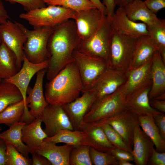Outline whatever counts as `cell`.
<instances>
[{"label": "cell", "mask_w": 165, "mask_h": 165, "mask_svg": "<svg viewBox=\"0 0 165 165\" xmlns=\"http://www.w3.org/2000/svg\"><path fill=\"white\" fill-rule=\"evenodd\" d=\"M26 124L22 121L14 123L7 130L0 133V138L13 146L24 156L29 158V148L22 140V130Z\"/></svg>", "instance_id": "27"}, {"label": "cell", "mask_w": 165, "mask_h": 165, "mask_svg": "<svg viewBox=\"0 0 165 165\" xmlns=\"http://www.w3.org/2000/svg\"><path fill=\"white\" fill-rule=\"evenodd\" d=\"M18 72L15 55L2 41L0 45V79L6 80Z\"/></svg>", "instance_id": "28"}, {"label": "cell", "mask_w": 165, "mask_h": 165, "mask_svg": "<svg viewBox=\"0 0 165 165\" xmlns=\"http://www.w3.org/2000/svg\"><path fill=\"white\" fill-rule=\"evenodd\" d=\"M138 118L140 127L152 141L156 147V150L159 152H165V140L161 137L153 117L139 116Z\"/></svg>", "instance_id": "29"}, {"label": "cell", "mask_w": 165, "mask_h": 165, "mask_svg": "<svg viewBox=\"0 0 165 165\" xmlns=\"http://www.w3.org/2000/svg\"><path fill=\"white\" fill-rule=\"evenodd\" d=\"M144 2L149 10L156 14L165 7V0H145Z\"/></svg>", "instance_id": "41"}, {"label": "cell", "mask_w": 165, "mask_h": 165, "mask_svg": "<svg viewBox=\"0 0 165 165\" xmlns=\"http://www.w3.org/2000/svg\"><path fill=\"white\" fill-rule=\"evenodd\" d=\"M106 16L96 8L75 11L73 20L81 41L93 34L101 25Z\"/></svg>", "instance_id": "12"}, {"label": "cell", "mask_w": 165, "mask_h": 165, "mask_svg": "<svg viewBox=\"0 0 165 165\" xmlns=\"http://www.w3.org/2000/svg\"><path fill=\"white\" fill-rule=\"evenodd\" d=\"M73 58L83 84L82 92L88 90L109 67L107 61L86 55L77 50L73 52Z\"/></svg>", "instance_id": "8"}, {"label": "cell", "mask_w": 165, "mask_h": 165, "mask_svg": "<svg viewBox=\"0 0 165 165\" xmlns=\"http://www.w3.org/2000/svg\"><path fill=\"white\" fill-rule=\"evenodd\" d=\"M24 108L23 100L7 107L0 112V124H4L10 127L20 121Z\"/></svg>", "instance_id": "32"}, {"label": "cell", "mask_w": 165, "mask_h": 165, "mask_svg": "<svg viewBox=\"0 0 165 165\" xmlns=\"http://www.w3.org/2000/svg\"><path fill=\"white\" fill-rule=\"evenodd\" d=\"M96 7L106 16L107 12L105 7L100 0H89Z\"/></svg>", "instance_id": "49"}, {"label": "cell", "mask_w": 165, "mask_h": 165, "mask_svg": "<svg viewBox=\"0 0 165 165\" xmlns=\"http://www.w3.org/2000/svg\"><path fill=\"white\" fill-rule=\"evenodd\" d=\"M151 86L135 90L127 95L125 99L126 107L138 116L154 117L161 112L150 105L148 95Z\"/></svg>", "instance_id": "19"}, {"label": "cell", "mask_w": 165, "mask_h": 165, "mask_svg": "<svg viewBox=\"0 0 165 165\" xmlns=\"http://www.w3.org/2000/svg\"><path fill=\"white\" fill-rule=\"evenodd\" d=\"M50 141H43L36 153L46 158L52 165H70L69 158L73 146L65 144L57 146Z\"/></svg>", "instance_id": "21"}, {"label": "cell", "mask_w": 165, "mask_h": 165, "mask_svg": "<svg viewBox=\"0 0 165 165\" xmlns=\"http://www.w3.org/2000/svg\"><path fill=\"white\" fill-rule=\"evenodd\" d=\"M10 19L1 0H0V24H4Z\"/></svg>", "instance_id": "48"}, {"label": "cell", "mask_w": 165, "mask_h": 165, "mask_svg": "<svg viewBox=\"0 0 165 165\" xmlns=\"http://www.w3.org/2000/svg\"><path fill=\"white\" fill-rule=\"evenodd\" d=\"M75 12L64 7L49 5L21 13L19 17L27 21L34 28H54L67 20L73 19Z\"/></svg>", "instance_id": "5"}, {"label": "cell", "mask_w": 165, "mask_h": 165, "mask_svg": "<svg viewBox=\"0 0 165 165\" xmlns=\"http://www.w3.org/2000/svg\"><path fill=\"white\" fill-rule=\"evenodd\" d=\"M48 63L47 60L41 63H34L28 60L24 55L20 69L12 77L5 80L13 84L19 90L22 96L24 109L28 108L26 103L27 91L31 79L38 71L47 68Z\"/></svg>", "instance_id": "15"}, {"label": "cell", "mask_w": 165, "mask_h": 165, "mask_svg": "<svg viewBox=\"0 0 165 165\" xmlns=\"http://www.w3.org/2000/svg\"><path fill=\"white\" fill-rule=\"evenodd\" d=\"M96 100L95 94L87 90L74 101L61 106L67 116L74 130H83L86 123L85 116Z\"/></svg>", "instance_id": "10"}, {"label": "cell", "mask_w": 165, "mask_h": 165, "mask_svg": "<svg viewBox=\"0 0 165 165\" xmlns=\"http://www.w3.org/2000/svg\"><path fill=\"white\" fill-rule=\"evenodd\" d=\"M46 68L42 69L36 73V80L33 88L28 86L27 91L26 103L30 108L29 112L34 118L38 116L49 104L46 101L43 89V81Z\"/></svg>", "instance_id": "18"}, {"label": "cell", "mask_w": 165, "mask_h": 165, "mask_svg": "<svg viewBox=\"0 0 165 165\" xmlns=\"http://www.w3.org/2000/svg\"><path fill=\"white\" fill-rule=\"evenodd\" d=\"M149 35L165 62V20L160 19L152 28L148 29Z\"/></svg>", "instance_id": "33"}, {"label": "cell", "mask_w": 165, "mask_h": 165, "mask_svg": "<svg viewBox=\"0 0 165 165\" xmlns=\"http://www.w3.org/2000/svg\"><path fill=\"white\" fill-rule=\"evenodd\" d=\"M2 130V128L0 127V131H1Z\"/></svg>", "instance_id": "54"}, {"label": "cell", "mask_w": 165, "mask_h": 165, "mask_svg": "<svg viewBox=\"0 0 165 165\" xmlns=\"http://www.w3.org/2000/svg\"><path fill=\"white\" fill-rule=\"evenodd\" d=\"M32 165H51V163L44 157L36 153L32 155Z\"/></svg>", "instance_id": "46"}, {"label": "cell", "mask_w": 165, "mask_h": 165, "mask_svg": "<svg viewBox=\"0 0 165 165\" xmlns=\"http://www.w3.org/2000/svg\"><path fill=\"white\" fill-rule=\"evenodd\" d=\"M83 89L77 66L73 61L46 84L44 94L49 104L62 106L79 97Z\"/></svg>", "instance_id": "2"}, {"label": "cell", "mask_w": 165, "mask_h": 165, "mask_svg": "<svg viewBox=\"0 0 165 165\" xmlns=\"http://www.w3.org/2000/svg\"><path fill=\"white\" fill-rule=\"evenodd\" d=\"M83 130L97 146L99 151L109 152L115 148L109 141L104 130L100 127L92 123H86Z\"/></svg>", "instance_id": "30"}, {"label": "cell", "mask_w": 165, "mask_h": 165, "mask_svg": "<svg viewBox=\"0 0 165 165\" xmlns=\"http://www.w3.org/2000/svg\"><path fill=\"white\" fill-rule=\"evenodd\" d=\"M5 0L12 4L16 3L21 5L26 12L46 6V4L43 0Z\"/></svg>", "instance_id": "39"}, {"label": "cell", "mask_w": 165, "mask_h": 165, "mask_svg": "<svg viewBox=\"0 0 165 165\" xmlns=\"http://www.w3.org/2000/svg\"><path fill=\"white\" fill-rule=\"evenodd\" d=\"M81 42L73 19L67 20L54 28L49 40L50 55L46 77L50 80L68 64L74 61L73 53Z\"/></svg>", "instance_id": "1"}, {"label": "cell", "mask_w": 165, "mask_h": 165, "mask_svg": "<svg viewBox=\"0 0 165 165\" xmlns=\"http://www.w3.org/2000/svg\"><path fill=\"white\" fill-rule=\"evenodd\" d=\"M157 51V48L149 35L140 37L127 72L147 62L152 58Z\"/></svg>", "instance_id": "26"}, {"label": "cell", "mask_w": 165, "mask_h": 165, "mask_svg": "<svg viewBox=\"0 0 165 165\" xmlns=\"http://www.w3.org/2000/svg\"><path fill=\"white\" fill-rule=\"evenodd\" d=\"M122 7L130 19L134 22L142 21L146 25L148 29L155 25L160 19L141 0H134Z\"/></svg>", "instance_id": "25"}, {"label": "cell", "mask_w": 165, "mask_h": 165, "mask_svg": "<svg viewBox=\"0 0 165 165\" xmlns=\"http://www.w3.org/2000/svg\"><path fill=\"white\" fill-rule=\"evenodd\" d=\"M155 145L140 126L135 128L131 153L136 165H146L154 150Z\"/></svg>", "instance_id": "20"}, {"label": "cell", "mask_w": 165, "mask_h": 165, "mask_svg": "<svg viewBox=\"0 0 165 165\" xmlns=\"http://www.w3.org/2000/svg\"><path fill=\"white\" fill-rule=\"evenodd\" d=\"M92 123L100 127L103 129L109 141L115 148L123 149L131 153L132 150L126 144L120 135L110 125L102 121Z\"/></svg>", "instance_id": "35"}, {"label": "cell", "mask_w": 165, "mask_h": 165, "mask_svg": "<svg viewBox=\"0 0 165 165\" xmlns=\"http://www.w3.org/2000/svg\"><path fill=\"white\" fill-rule=\"evenodd\" d=\"M2 81V79H0V83Z\"/></svg>", "instance_id": "53"}, {"label": "cell", "mask_w": 165, "mask_h": 165, "mask_svg": "<svg viewBox=\"0 0 165 165\" xmlns=\"http://www.w3.org/2000/svg\"><path fill=\"white\" fill-rule=\"evenodd\" d=\"M126 81L124 73L108 67L87 90L95 94L96 101L114 93Z\"/></svg>", "instance_id": "14"}, {"label": "cell", "mask_w": 165, "mask_h": 165, "mask_svg": "<svg viewBox=\"0 0 165 165\" xmlns=\"http://www.w3.org/2000/svg\"><path fill=\"white\" fill-rule=\"evenodd\" d=\"M109 152L116 158L117 161L119 160L134 161V159L131 153L127 150L115 148Z\"/></svg>", "instance_id": "40"}, {"label": "cell", "mask_w": 165, "mask_h": 165, "mask_svg": "<svg viewBox=\"0 0 165 165\" xmlns=\"http://www.w3.org/2000/svg\"><path fill=\"white\" fill-rule=\"evenodd\" d=\"M6 143V151L5 165H32L31 159L24 156L11 144Z\"/></svg>", "instance_id": "37"}, {"label": "cell", "mask_w": 165, "mask_h": 165, "mask_svg": "<svg viewBox=\"0 0 165 165\" xmlns=\"http://www.w3.org/2000/svg\"><path fill=\"white\" fill-rule=\"evenodd\" d=\"M90 153L92 165H118L117 160L109 152L100 151L90 146Z\"/></svg>", "instance_id": "38"}, {"label": "cell", "mask_w": 165, "mask_h": 165, "mask_svg": "<svg viewBox=\"0 0 165 165\" xmlns=\"http://www.w3.org/2000/svg\"><path fill=\"white\" fill-rule=\"evenodd\" d=\"M138 116L137 114L126 108L115 115L99 121L110 125L132 150L134 130L136 127L140 126Z\"/></svg>", "instance_id": "9"}, {"label": "cell", "mask_w": 165, "mask_h": 165, "mask_svg": "<svg viewBox=\"0 0 165 165\" xmlns=\"http://www.w3.org/2000/svg\"><path fill=\"white\" fill-rule=\"evenodd\" d=\"M48 5L64 7L75 11L96 8L89 0H43Z\"/></svg>", "instance_id": "36"}, {"label": "cell", "mask_w": 165, "mask_h": 165, "mask_svg": "<svg viewBox=\"0 0 165 165\" xmlns=\"http://www.w3.org/2000/svg\"><path fill=\"white\" fill-rule=\"evenodd\" d=\"M118 165H134V164L128 161L119 160H118Z\"/></svg>", "instance_id": "51"}, {"label": "cell", "mask_w": 165, "mask_h": 165, "mask_svg": "<svg viewBox=\"0 0 165 165\" xmlns=\"http://www.w3.org/2000/svg\"><path fill=\"white\" fill-rule=\"evenodd\" d=\"M149 103L153 108L162 112H165V100L155 98L149 100Z\"/></svg>", "instance_id": "45"}, {"label": "cell", "mask_w": 165, "mask_h": 165, "mask_svg": "<svg viewBox=\"0 0 165 165\" xmlns=\"http://www.w3.org/2000/svg\"><path fill=\"white\" fill-rule=\"evenodd\" d=\"M43 141L52 142L56 144L62 143L73 146L88 145L99 151L97 146L83 130H61L53 136L45 138Z\"/></svg>", "instance_id": "24"}, {"label": "cell", "mask_w": 165, "mask_h": 165, "mask_svg": "<svg viewBox=\"0 0 165 165\" xmlns=\"http://www.w3.org/2000/svg\"><path fill=\"white\" fill-rule=\"evenodd\" d=\"M110 20L112 28L120 33L136 37L149 34L146 25L130 19L123 7H119Z\"/></svg>", "instance_id": "17"}, {"label": "cell", "mask_w": 165, "mask_h": 165, "mask_svg": "<svg viewBox=\"0 0 165 165\" xmlns=\"http://www.w3.org/2000/svg\"><path fill=\"white\" fill-rule=\"evenodd\" d=\"M126 97L119 88L115 92L95 101L85 116V123H95L108 118L126 108Z\"/></svg>", "instance_id": "7"}, {"label": "cell", "mask_w": 165, "mask_h": 165, "mask_svg": "<svg viewBox=\"0 0 165 165\" xmlns=\"http://www.w3.org/2000/svg\"><path fill=\"white\" fill-rule=\"evenodd\" d=\"M39 116L45 124L43 130L47 137L53 136L61 130H74L61 106L49 104Z\"/></svg>", "instance_id": "13"}, {"label": "cell", "mask_w": 165, "mask_h": 165, "mask_svg": "<svg viewBox=\"0 0 165 165\" xmlns=\"http://www.w3.org/2000/svg\"><path fill=\"white\" fill-rule=\"evenodd\" d=\"M6 151V142L0 138V165H5Z\"/></svg>", "instance_id": "47"}, {"label": "cell", "mask_w": 165, "mask_h": 165, "mask_svg": "<svg viewBox=\"0 0 165 165\" xmlns=\"http://www.w3.org/2000/svg\"><path fill=\"white\" fill-rule=\"evenodd\" d=\"M23 100L17 88L5 80L0 83V112L9 105Z\"/></svg>", "instance_id": "31"}, {"label": "cell", "mask_w": 165, "mask_h": 165, "mask_svg": "<svg viewBox=\"0 0 165 165\" xmlns=\"http://www.w3.org/2000/svg\"><path fill=\"white\" fill-rule=\"evenodd\" d=\"M112 29L110 19L106 16L101 25L93 34L87 39L81 41L77 50L108 63Z\"/></svg>", "instance_id": "6"}, {"label": "cell", "mask_w": 165, "mask_h": 165, "mask_svg": "<svg viewBox=\"0 0 165 165\" xmlns=\"http://www.w3.org/2000/svg\"><path fill=\"white\" fill-rule=\"evenodd\" d=\"M16 22L27 37L23 51L24 55L28 60L36 64L48 60L50 55L48 43L54 28L43 27L30 30L21 23Z\"/></svg>", "instance_id": "4"}, {"label": "cell", "mask_w": 165, "mask_h": 165, "mask_svg": "<svg viewBox=\"0 0 165 165\" xmlns=\"http://www.w3.org/2000/svg\"><path fill=\"white\" fill-rule=\"evenodd\" d=\"M139 37L120 33L112 28L109 67L125 74L129 68Z\"/></svg>", "instance_id": "3"}, {"label": "cell", "mask_w": 165, "mask_h": 165, "mask_svg": "<svg viewBox=\"0 0 165 165\" xmlns=\"http://www.w3.org/2000/svg\"><path fill=\"white\" fill-rule=\"evenodd\" d=\"M147 165H165V152H159L154 149L149 159Z\"/></svg>", "instance_id": "42"}, {"label": "cell", "mask_w": 165, "mask_h": 165, "mask_svg": "<svg viewBox=\"0 0 165 165\" xmlns=\"http://www.w3.org/2000/svg\"><path fill=\"white\" fill-rule=\"evenodd\" d=\"M155 123L163 139L165 140V115L163 113L153 117Z\"/></svg>", "instance_id": "43"}, {"label": "cell", "mask_w": 165, "mask_h": 165, "mask_svg": "<svg viewBox=\"0 0 165 165\" xmlns=\"http://www.w3.org/2000/svg\"><path fill=\"white\" fill-rule=\"evenodd\" d=\"M42 121L38 116L26 124L22 130V140L28 147L30 153H36L37 150L47 136L41 127Z\"/></svg>", "instance_id": "23"}, {"label": "cell", "mask_w": 165, "mask_h": 165, "mask_svg": "<svg viewBox=\"0 0 165 165\" xmlns=\"http://www.w3.org/2000/svg\"><path fill=\"white\" fill-rule=\"evenodd\" d=\"M90 146H73L69 158L70 165H92L90 153Z\"/></svg>", "instance_id": "34"}, {"label": "cell", "mask_w": 165, "mask_h": 165, "mask_svg": "<svg viewBox=\"0 0 165 165\" xmlns=\"http://www.w3.org/2000/svg\"><path fill=\"white\" fill-rule=\"evenodd\" d=\"M102 3L106 8L107 12L106 16L111 19L115 12L116 4L115 0H103Z\"/></svg>", "instance_id": "44"}, {"label": "cell", "mask_w": 165, "mask_h": 165, "mask_svg": "<svg viewBox=\"0 0 165 165\" xmlns=\"http://www.w3.org/2000/svg\"><path fill=\"white\" fill-rule=\"evenodd\" d=\"M152 58L141 66L125 73L126 81L119 89L126 97L135 90L151 85Z\"/></svg>", "instance_id": "16"}, {"label": "cell", "mask_w": 165, "mask_h": 165, "mask_svg": "<svg viewBox=\"0 0 165 165\" xmlns=\"http://www.w3.org/2000/svg\"><path fill=\"white\" fill-rule=\"evenodd\" d=\"M151 72L152 84L148 95L149 100L165 94V62L158 51L152 57Z\"/></svg>", "instance_id": "22"}, {"label": "cell", "mask_w": 165, "mask_h": 165, "mask_svg": "<svg viewBox=\"0 0 165 165\" xmlns=\"http://www.w3.org/2000/svg\"><path fill=\"white\" fill-rule=\"evenodd\" d=\"M0 31L2 41L15 55L18 71L22 66L23 47L27 40L26 36L16 21L9 20L5 24H0Z\"/></svg>", "instance_id": "11"}, {"label": "cell", "mask_w": 165, "mask_h": 165, "mask_svg": "<svg viewBox=\"0 0 165 165\" xmlns=\"http://www.w3.org/2000/svg\"><path fill=\"white\" fill-rule=\"evenodd\" d=\"M116 5L119 7H123L134 0H115Z\"/></svg>", "instance_id": "50"}, {"label": "cell", "mask_w": 165, "mask_h": 165, "mask_svg": "<svg viewBox=\"0 0 165 165\" xmlns=\"http://www.w3.org/2000/svg\"><path fill=\"white\" fill-rule=\"evenodd\" d=\"M2 42V37H1V33H0V45L1 44Z\"/></svg>", "instance_id": "52"}]
</instances>
